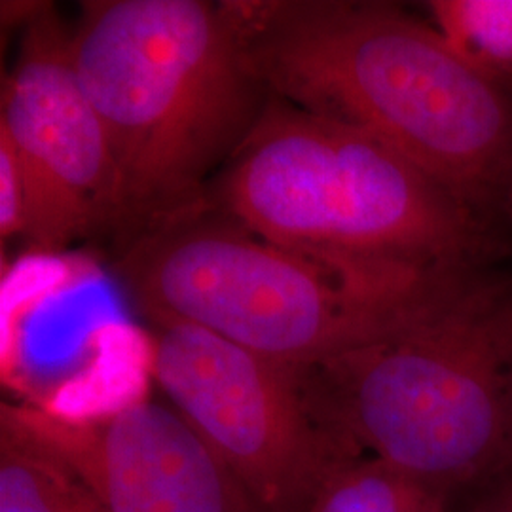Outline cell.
I'll return each instance as SVG.
<instances>
[{"label":"cell","mask_w":512,"mask_h":512,"mask_svg":"<svg viewBox=\"0 0 512 512\" xmlns=\"http://www.w3.org/2000/svg\"><path fill=\"white\" fill-rule=\"evenodd\" d=\"M224 6L270 95L376 137L478 215L511 217V86L463 61L433 23L372 0Z\"/></svg>","instance_id":"6da1fadb"},{"label":"cell","mask_w":512,"mask_h":512,"mask_svg":"<svg viewBox=\"0 0 512 512\" xmlns=\"http://www.w3.org/2000/svg\"><path fill=\"white\" fill-rule=\"evenodd\" d=\"M114 270L147 321H184L291 366L410 329L488 275L296 249L209 202L133 241Z\"/></svg>","instance_id":"7a4b0ae2"},{"label":"cell","mask_w":512,"mask_h":512,"mask_svg":"<svg viewBox=\"0 0 512 512\" xmlns=\"http://www.w3.org/2000/svg\"><path fill=\"white\" fill-rule=\"evenodd\" d=\"M73 55L109 143L120 253L207 202L270 92L245 67L224 2H84Z\"/></svg>","instance_id":"3957f363"},{"label":"cell","mask_w":512,"mask_h":512,"mask_svg":"<svg viewBox=\"0 0 512 512\" xmlns=\"http://www.w3.org/2000/svg\"><path fill=\"white\" fill-rule=\"evenodd\" d=\"M311 414L446 494L512 456V281L484 275L410 329L296 366Z\"/></svg>","instance_id":"277c9868"},{"label":"cell","mask_w":512,"mask_h":512,"mask_svg":"<svg viewBox=\"0 0 512 512\" xmlns=\"http://www.w3.org/2000/svg\"><path fill=\"white\" fill-rule=\"evenodd\" d=\"M207 202L296 249L484 270L495 222L365 131L270 95Z\"/></svg>","instance_id":"5b68a950"},{"label":"cell","mask_w":512,"mask_h":512,"mask_svg":"<svg viewBox=\"0 0 512 512\" xmlns=\"http://www.w3.org/2000/svg\"><path fill=\"white\" fill-rule=\"evenodd\" d=\"M148 370L260 512H310L365 452L311 414L296 366L175 319H148Z\"/></svg>","instance_id":"8992f818"},{"label":"cell","mask_w":512,"mask_h":512,"mask_svg":"<svg viewBox=\"0 0 512 512\" xmlns=\"http://www.w3.org/2000/svg\"><path fill=\"white\" fill-rule=\"evenodd\" d=\"M18 59L2 86L0 133L27 188L23 239L42 255L109 232L114 165L103 124L74 65L73 29L50 4L25 16Z\"/></svg>","instance_id":"52a82bcc"},{"label":"cell","mask_w":512,"mask_h":512,"mask_svg":"<svg viewBox=\"0 0 512 512\" xmlns=\"http://www.w3.org/2000/svg\"><path fill=\"white\" fill-rule=\"evenodd\" d=\"M0 431L73 473L107 512H260L171 404L137 397L76 414L2 403Z\"/></svg>","instance_id":"ba28073f"},{"label":"cell","mask_w":512,"mask_h":512,"mask_svg":"<svg viewBox=\"0 0 512 512\" xmlns=\"http://www.w3.org/2000/svg\"><path fill=\"white\" fill-rule=\"evenodd\" d=\"M0 512H107L65 467L0 431Z\"/></svg>","instance_id":"9c48e42d"},{"label":"cell","mask_w":512,"mask_h":512,"mask_svg":"<svg viewBox=\"0 0 512 512\" xmlns=\"http://www.w3.org/2000/svg\"><path fill=\"white\" fill-rule=\"evenodd\" d=\"M450 497L389 461L363 456L330 478L310 512H420Z\"/></svg>","instance_id":"30bf717a"},{"label":"cell","mask_w":512,"mask_h":512,"mask_svg":"<svg viewBox=\"0 0 512 512\" xmlns=\"http://www.w3.org/2000/svg\"><path fill=\"white\" fill-rule=\"evenodd\" d=\"M431 23L456 54L501 84L512 82V0H435Z\"/></svg>","instance_id":"8fae6325"},{"label":"cell","mask_w":512,"mask_h":512,"mask_svg":"<svg viewBox=\"0 0 512 512\" xmlns=\"http://www.w3.org/2000/svg\"><path fill=\"white\" fill-rule=\"evenodd\" d=\"M27 220V188L16 150L0 133V239L23 238Z\"/></svg>","instance_id":"7c38bea8"},{"label":"cell","mask_w":512,"mask_h":512,"mask_svg":"<svg viewBox=\"0 0 512 512\" xmlns=\"http://www.w3.org/2000/svg\"><path fill=\"white\" fill-rule=\"evenodd\" d=\"M490 486L492 490L488 494V499H512V456L505 471L497 476Z\"/></svg>","instance_id":"4fadbf2b"},{"label":"cell","mask_w":512,"mask_h":512,"mask_svg":"<svg viewBox=\"0 0 512 512\" xmlns=\"http://www.w3.org/2000/svg\"><path fill=\"white\" fill-rule=\"evenodd\" d=\"M476 512H512V499H484Z\"/></svg>","instance_id":"5bb4252c"},{"label":"cell","mask_w":512,"mask_h":512,"mask_svg":"<svg viewBox=\"0 0 512 512\" xmlns=\"http://www.w3.org/2000/svg\"><path fill=\"white\" fill-rule=\"evenodd\" d=\"M511 219H512V209H511Z\"/></svg>","instance_id":"9a60e30c"}]
</instances>
